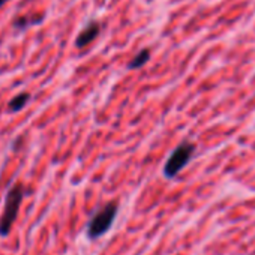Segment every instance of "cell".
Here are the masks:
<instances>
[{
	"mask_svg": "<svg viewBox=\"0 0 255 255\" xmlns=\"http://www.w3.org/2000/svg\"><path fill=\"white\" fill-rule=\"evenodd\" d=\"M24 198V188L21 185H14L5 198V210L0 219V236H8L18 216L21 201Z\"/></svg>",
	"mask_w": 255,
	"mask_h": 255,
	"instance_id": "cell-1",
	"label": "cell"
},
{
	"mask_svg": "<svg viewBox=\"0 0 255 255\" xmlns=\"http://www.w3.org/2000/svg\"><path fill=\"white\" fill-rule=\"evenodd\" d=\"M119 207L116 203H108L105 204L102 209H99L89 221L87 224V237L90 240H95L98 237H102L105 233H108V230L111 228V225L114 224V219L117 216Z\"/></svg>",
	"mask_w": 255,
	"mask_h": 255,
	"instance_id": "cell-2",
	"label": "cell"
},
{
	"mask_svg": "<svg viewBox=\"0 0 255 255\" xmlns=\"http://www.w3.org/2000/svg\"><path fill=\"white\" fill-rule=\"evenodd\" d=\"M194 152H195V146L192 143L185 141V143L179 144L171 152V155L168 156V159H167V162L164 165V176L167 179L176 177L188 165V162L191 161Z\"/></svg>",
	"mask_w": 255,
	"mask_h": 255,
	"instance_id": "cell-3",
	"label": "cell"
},
{
	"mask_svg": "<svg viewBox=\"0 0 255 255\" xmlns=\"http://www.w3.org/2000/svg\"><path fill=\"white\" fill-rule=\"evenodd\" d=\"M99 30H101L99 23H98V21H90V23L80 32V35L77 36V39H75L77 48H84L86 45L92 44V42L98 38Z\"/></svg>",
	"mask_w": 255,
	"mask_h": 255,
	"instance_id": "cell-4",
	"label": "cell"
},
{
	"mask_svg": "<svg viewBox=\"0 0 255 255\" xmlns=\"http://www.w3.org/2000/svg\"><path fill=\"white\" fill-rule=\"evenodd\" d=\"M149 59H150V50L149 48H144L140 53H137V56L129 62L128 68H129V69H138V68L144 66L149 62Z\"/></svg>",
	"mask_w": 255,
	"mask_h": 255,
	"instance_id": "cell-5",
	"label": "cell"
},
{
	"mask_svg": "<svg viewBox=\"0 0 255 255\" xmlns=\"http://www.w3.org/2000/svg\"><path fill=\"white\" fill-rule=\"evenodd\" d=\"M29 99H30V95L26 93V92L17 95V96H15L14 99H11L9 104H8L9 111H20V110H23V108L26 107V104L29 102Z\"/></svg>",
	"mask_w": 255,
	"mask_h": 255,
	"instance_id": "cell-6",
	"label": "cell"
},
{
	"mask_svg": "<svg viewBox=\"0 0 255 255\" xmlns=\"http://www.w3.org/2000/svg\"><path fill=\"white\" fill-rule=\"evenodd\" d=\"M6 2H8V0H0V8H2Z\"/></svg>",
	"mask_w": 255,
	"mask_h": 255,
	"instance_id": "cell-7",
	"label": "cell"
}]
</instances>
